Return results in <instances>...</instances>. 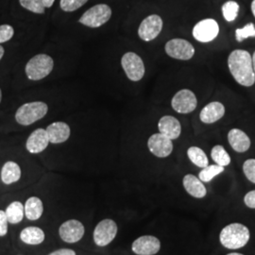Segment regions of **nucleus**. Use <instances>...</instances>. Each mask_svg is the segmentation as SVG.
<instances>
[{
  "label": "nucleus",
  "mask_w": 255,
  "mask_h": 255,
  "mask_svg": "<svg viewBox=\"0 0 255 255\" xmlns=\"http://www.w3.org/2000/svg\"><path fill=\"white\" fill-rule=\"evenodd\" d=\"M228 66L236 82L245 87L255 84V76L253 57L244 49H236L229 55Z\"/></svg>",
  "instance_id": "1"
},
{
  "label": "nucleus",
  "mask_w": 255,
  "mask_h": 255,
  "mask_svg": "<svg viewBox=\"0 0 255 255\" xmlns=\"http://www.w3.org/2000/svg\"><path fill=\"white\" fill-rule=\"evenodd\" d=\"M251 234L248 227L241 223H232L222 229L219 235L221 245L229 250H237L246 246Z\"/></svg>",
  "instance_id": "2"
},
{
  "label": "nucleus",
  "mask_w": 255,
  "mask_h": 255,
  "mask_svg": "<svg viewBox=\"0 0 255 255\" xmlns=\"http://www.w3.org/2000/svg\"><path fill=\"white\" fill-rule=\"evenodd\" d=\"M54 67L53 59L46 54H38L32 57L26 64L25 72L30 81H40L52 72Z\"/></svg>",
  "instance_id": "3"
},
{
  "label": "nucleus",
  "mask_w": 255,
  "mask_h": 255,
  "mask_svg": "<svg viewBox=\"0 0 255 255\" xmlns=\"http://www.w3.org/2000/svg\"><path fill=\"white\" fill-rule=\"evenodd\" d=\"M48 106L45 102L34 101L23 104L15 114L16 122L22 126H29L46 117Z\"/></svg>",
  "instance_id": "4"
},
{
  "label": "nucleus",
  "mask_w": 255,
  "mask_h": 255,
  "mask_svg": "<svg viewBox=\"0 0 255 255\" xmlns=\"http://www.w3.org/2000/svg\"><path fill=\"white\" fill-rule=\"evenodd\" d=\"M112 16V9L107 4H98L87 9L82 17L80 23L86 27H100L106 24Z\"/></svg>",
  "instance_id": "5"
},
{
  "label": "nucleus",
  "mask_w": 255,
  "mask_h": 255,
  "mask_svg": "<svg viewBox=\"0 0 255 255\" xmlns=\"http://www.w3.org/2000/svg\"><path fill=\"white\" fill-rule=\"evenodd\" d=\"M121 65L128 79L131 82H139L145 76V64L140 56L134 52H127L121 59Z\"/></svg>",
  "instance_id": "6"
},
{
  "label": "nucleus",
  "mask_w": 255,
  "mask_h": 255,
  "mask_svg": "<svg viewBox=\"0 0 255 255\" xmlns=\"http://www.w3.org/2000/svg\"><path fill=\"white\" fill-rule=\"evenodd\" d=\"M164 49L169 57L181 61H188L195 55V48L191 43L180 38L169 40L165 44Z\"/></svg>",
  "instance_id": "7"
},
{
  "label": "nucleus",
  "mask_w": 255,
  "mask_h": 255,
  "mask_svg": "<svg viewBox=\"0 0 255 255\" xmlns=\"http://www.w3.org/2000/svg\"><path fill=\"white\" fill-rule=\"evenodd\" d=\"M118 225L112 219H103L94 230V241L99 247H105L116 238L118 235Z\"/></svg>",
  "instance_id": "8"
},
{
  "label": "nucleus",
  "mask_w": 255,
  "mask_h": 255,
  "mask_svg": "<svg viewBox=\"0 0 255 255\" xmlns=\"http://www.w3.org/2000/svg\"><path fill=\"white\" fill-rule=\"evenodd\" d=\"M219 33V24L212 18L201 20L193 28V37L200 43H210L218 37Z\"/></svg>",
  "instance_id": "9"
},
{
  "label": "nucleus",
  "mask_w": 255,
  "mask_h": 255,
  "mask_svg": "<svg viewBox=\"0 0 255 255\" xmlns=\"http://www.w3.org/2000/svg\"><path fill=\"white\" fill-rule=\"evenodd\" d=\"M164 26L163 19L157 14H151L142 21L138 28V36L145 42H150L161 33Z\"/></svg>",
  "instance_id": "10"
},
{
  "label": "nucleus",
  "mask_w": 255,
  "mask_h": 255,
  "mask_svg": "<svg viewBox=\"0 0 255 255\" xmlns=\"http://www.w3.org/2000/svg\"><path fill=\"white\" fill-rule=\"evenodd\" d=\"M171 106L179 114H190L198 106L196 95L189 89H182L175 94L171 101Z\"/></svg>",
  "instance_id": "11"
},
{
  "label": "nucleus",
  "mask_w": 255,
  "mask_h": 255,
  "mask_svg": "<svg viewBox=\"0 0 255 255\" xmlns=\"http://www.w3.org/2000/svg\"><path fill=\"white\" fill-rule=\"evenodd\" d=\"M147 147L152 154L158 158H165L172 153V140L162 133H154L147 140Z\"/></svg>",
  "instance_id": "12"
},
{
  "label": "nucleus",
  "mask_w": 255,
  "mask_h": 255,
  "mask_svg": "<svg viewBox=\"0 0 255 255\" xmlns=\"http://www.w3.org/2000/svg\"><path fill=\"white\" fill-rule=\"evenodd\" d=\"M84 232L83 224L76 219L65 221L59 229V235L62 240L69 244L79 242L84 236Z\"/></svg>",
  "instance_id": "13"
},
{
  "label": "nucleus",
  "mask_w": 255,
  "mask_h": 255,
  "mask_svg": "<svg viewBox=\"0 0 255 255\" xmlns=\"http://www.w3.org/2000/svg\"><path fill=\"white\" fill-rule=\"evenodd\" d=\"M160 249V240L152 236L138 237L131 245L132 252L137 255H155L159 253Z\"/></svg>",
  "instance_id": "14"
},
{
  "label": "nucleus",
  "mask_w": 255,
  "mask_h": 255,
  "mask_svg": "<svg viewBox=\"0 0 255 255\" xmlns=\"http://www.w3.org/2000/svg\"><path fill=\"white\" fill-rule=\"evenodd\" d=\"M49 144V140L46 134V129L37 128L28 136L26 143L27 151L37 154L46 149Z\"/></svg>",
  "instance_id": "15"
},
{
  "label": "nucleus",
  "mask_w": 255,
  "mask_h": 255,
  "mask_svg": "<svg viewBox=\"0 0 255 255\" xmlns=\"http://www.w3.org/2000/svg\"><path fill=\"white\" fill-rule=\"evenodd\" d=\"M158 128L160 133L171 140L179 138L182 132L180 121L172 116H164L160 119L158 123Z\"/></svg>",
  "instance_id": "16"
},
{
  "label": "nucleus",
  "mask_w": 255,
  "mask_h": 255,
  "mask_svg": "<svg viewBox=\"0 0 255 255\" xmlns=\"http://www.w3.org/2000/svg\"><path fill=\"white\" fill-rule=\"evenodd\" d=\"M49 143L62 144L70 137V127L64 122H54L46 128Z\"/></svg>",
  "instance_id": "17"
},
{
  "label": "nucleus",
  "mask_w": 255,
  "mask_h": 255,
  "mask_svg": "<svg viewBox=\"0 0 255 255\" xmlns=\"http://www.w3.org/2000/svg\"><path fill=\"white\" fill-rule=\"evenodd\" d=\"M225 115V107L219 101H213L207 104L200 114V119L204 124H213L222 119Z\"/></svg>",
  "instance_id": "18"
},
{
  "label": "nucleus",
  "mask_w": 255,
  "mask_h": 255,
  "mask_svg": "<svg viewBox=\"0 0 255 255\" xmlns=\"http://www.w3.org/2000/svg\"><path fill=\"white\" fill-rule=\"evenodd\" d=\"M228 141L230 146L234 150L239 153L246 152L251 147V139L246 132L239 128H232L228 133Z\"/></svg>",
  "instance_id": "19"
},
{
  "label": "nucleus",
  "mask_w": 255,
  "mask_h": 255,
  "mask_svg": "<svg viewBox=\"0 0 255 255\" xmlns=\"http://www.w3.org/2000/svg\"><path fill=\"white\" fill-rule=\"evenodd\" d=\"M182 184L185 191L196 199H202L207 194L206 187L204 186L203 182L192 174H187L183 177Z\"/></svg>",
  "instance_id": "20"
},
{
  "label": "nucleus",
  "mask_w": 255,
  "mask_h": 255,
  "mask_svg": "<svg viewBox=\"0 0 255 255\" xmlns=\"http://www.w3.org/2000/svg\"><path fill=\"white\" fill-rule=\"evenodd\" d=\"M45 233L38 227H27L20 234V239L27 245H40L45 240Z\"/></svg>",
  "instance_id": "21"
},
{
  "label": "nucleus",
  "mask_w": 255,
  "mask_h": 255,
  "mask_svg": "<svg viewBox=\"0 0 255 255\" xmlns=\"http://www.w3.org/2000/svg\"><path fill=\"white\" fill-rule=\"evenodd\" d=\"M21 178V168L14 162H7L1 170V180L5 184H11L18 182Z\"/></svg>",
  "instance_id": "22"
},
{
  "label": "nucleus",
  "mask_w": 255,
  "mask_h": 255,
  "mask_svg": "<svg viewBox=\"0 0 255 255\" xmlns=\"http://www.w3.org/2000/svg\"><path fill=\"white\" fill-rule=\"evenodd\" d=\"M25 216L29 220L40 219L44 213V205L42 201L37 197L29 198L24 206Z\"/></svg>",
  "instance_id": "23"
},
{
  "label": "nucleus",
  "mask_w": 255,
  "mask_h": 255,
  "mask_svg": "<svg viewBox=\"0 0 255 255\" xmlns=\"http://www.w3.org/2000/svg\"><path fill=\"white\" fill-rule=\"evenodd\" d=\"M6 217L10 224H18L25 216L24 205L20 201H13L9 204L5 211Z\"/></svg>",
  "instance_id": "24"
},
{
  "label": "nucleus",
  "mask_w": 255,
  "mask_h": 255,
  "mask_svg": "<svg viewBox=\"0 0 255 255\" xmlns=\"http://www.w3.org/2000/svg\"><path fill=\"white\" fill-rule=\"evenodd\" d=\"M187 156L192 163L198 167L203 168L209 164L208 157L201 147L190 146L187 150Z\"/></svg>",
  "instance_id": "25"
},
{
  "label": "nucleus",
  "mask_w": 255,
  "mask_h": 255,
  "mask_svg": "<svg viewBox=\"0 0 255 255\" xmlns=\"http://www.w3.org/2000/svg\"><path fill=\"white\" fill-rule=\"evenodd\" d=\"M211 157L213 161L220 166H227L231 164V157L226 149L220 145H217L212 148Z\"/></svg>",
  "instance_id": "26"
},
{
  "label": "nucleus",
  "mask_w": 255,
  "mask_h": 255,
  "mask_svg": "<svg viewBox=\"0 0 255 255\" xmlns=\"http://www.w3.org/2000/svg\"><path fill=\"white\" fill-rule=\"evenodd\" d=\"M224 171V167L220 166L219 164H211L207 165L202 168L200 174H199V179L202 182H209L219 174L222 173Z\"/></svg>",
  "instance_id": "27"
},
{
  "label": "nucleus",
  "mask_w": 255,
  "mask_h": 255,
  "mask_svg": "<svg viewBox=\"0 0 255 255\" xmlns=\"http://www.w3.org/2000/svg\"><path fill=\"white\" fill-rule=\"evenodd\" d=\"M238 11H239V4L236 1L230 0L225 2L222 6V14L227 22L235 21L238 15Z\"/></svg>",
  "instance_id": "28"
},
{
  "label": "nucleus",
  "mask_w": 255,
  "mask_h": 255,
  "mask_svg": "<svg viewBox=\"0 0 255 255\" xmlns=\"http://www.w3.org/2000/svg\"><path fill=\"white\" fill-rule=\"evenodd\" d=\"M19 3L24 9L34 13L44 14L46 11L43 0H19Z\"/></svg>",
  "instance_id": "29"
},
{
  "label": "nucleus",
  "mask_w": 255,
  "mask_h": 255,
  "mask_svg": "<svg viewBox=\"0 0 255 255\" xmlns=\"http://www.w3.org/2000/svg\"><path fill=\"white\" fill-rule=\"evenodd\" d=\"M255 37V26L254 23H249L242 28L236 30V39L237 42H243L248 38Z\"/></svg>",
  "instance_id": "30"
},
{
  "label": "nucleus",
  "mask_w": 255,
  "mask_h": 255,
  "mask_svg": "<svg viewBox=\"0 0 255 255\" xmlns=\"http://www.w3.org/2000/svg\"><path fill=\"white\" fill-rule=\"evenodd\" d=\"M87 2L88 0H61L60 6H61V9L64 11L72 12L82 8V6Z\"/></svg>",
  "instance_id": "31"
},
{
  "label": "nucleus",
  "mask_w": 255,
  "mask_h": 255,
  "mask_svg": "<svg viewBox=\"0 0 255 255\" xmlns=\"http://www.w3.org/2000/svg\"><path fill=\"white\" fill-rule=\"evenodd\" d=\"M243 172L250 182L255 183V159H248L243 164Z\"/></svg>",
  "instance_id": "32"
},
{
  "label": "nucleus",
  "mask_w": 255,
  "mask_h": 255,
  "mask_svg": "<svg viewBox=\"0 0 255 255\" xmlns=\"http://www.w3.org/2000/svg\"><path fill=\"white\" fill-rule=\"evenodd\" d=\"M14 34V29L10 25H1L0 26V44L9 41Z\"/></svg>",
  "instance_id": "33"
},
{
  "label": "nucleus",
  "mask_w": 255,
  "mask_h": 255,
  "mask_svg": "<svg viewBox=\"0 0 255 255\" xmlns=\"http://www.w3.org/2000/svg\"><path fill=\"white\" fill-rule=\"evenodd\" d=\"M8 219L4 211L0 210V237H5L8 233Z\"/></svg>",
  "instance_id": "34"
},
{
  "label": "nucleus",
  "mask_w": 255,
  "mask_h": 255,
  "mask_svg": "<svg viewBox=\"0 0 255 255\" xmlns=\"http://www.w3.org/2000/svg\"><path fill=\"white\" fill-rule=\"evenodd\" d=\"M244 202L249 208L255 209V190L247 193L244 198Z\"/></svg>",
  "instance_id": "35"
},
{
  "label": "nucleus",
  "mask_w": 255,
  "mask_h": 255,
  "mask_svg": "<svg viewBox=\"0 0 255 255\" xmlns=\"http://www.w3.org/2000/svg\"><path fill=\"white\" fill-rule=\"evenodd\" d=\"M48 255H76V253L73 250H69V249H61V250H57L53 253L49 254Z\"/></svg>",
  "instance_id": "36"
},
{
  "label": "nucleus",
  "mask_w": 255,
  "mask_h": 255,
  "mask_svg": "<svg viewBox=\"0 0 255 255\" xmlns=\"http://www.w3.org/2000/svg\"><path fill=\"white\" fill-rule=\"evenodd\" d=\"M55 0H43V3L46 8H51L54 4Z\"/></svg>",
  "instance_id": "37"
},
{
  "label": "nucleus",
  "mask_w": 255,
  "mask_h": 255,
  "mask_svg": "<svg viewBox=\"0 0 255 255\" xmlns=\"http://www.w3.org/2000/svg\"><path fill=\"white\" fill-rule=\"evenodd\" d=\"M4 53H5V50H4L3 46H0V61H1V59L3 58V56H4Z\"/></svg>",
  "instance_id": "38"
},
{
  "label": "nucleus",
  "mask_w": 255,
  "mask_h": 255,
  "mask_svg": "<svg viewBox=\"0 0 255 255\" xmlns=\"http://www.w3.org/2000/svg\"><path fill=\"white\" fill-rule=\"evenodd\" d=\"M252 11H253V14L255 17V0L252 2Z\"/></svg>",
  "instance_id": "39"
},
{
  "label": "nucleus",
  "mask_w": 255,
  "mask_h": 255,
  "mask_svg": "<svg viewBox=\"0 0 255 255\" xmlns=\"http://www.w3.org/2000/svg\"><path fill=\"white\" fill-rule=\"evenodd\" d=\"M252 57H253V65H254V71H255V51L254 56H252Z\"/></svg>",
  "instance_id": "40"
},
{
  "label": "nucleus",
  "mask_w": 255,
  "mask_h": 255,
  "mask_svg": "<svg viewBox=\"0 0 255 255\" xmlns=\"http://www.w3.org/2000/svg\"><path fill=\"white\" fill-rule=\"evenodd\" d=\"M227 255H242V254H238V253H233V254H229Z\"/></svg>",
  "instance_id": "41"
},
{
  "label": "nucleus",
  "mask_w": 255,
  "mask_h": 255,
  "mask_svg": "<svg viewBox=\"0 0 255 255\" xmlns=\"http://www.w3.org/2000/svg\"><path fill=\"white\" fill-rule=\"evenodd\" d=\"M1 100H2V92H1V89H0V102H1Z\"/></svg>",
  "instance_id": "42"
}]
</instances>
